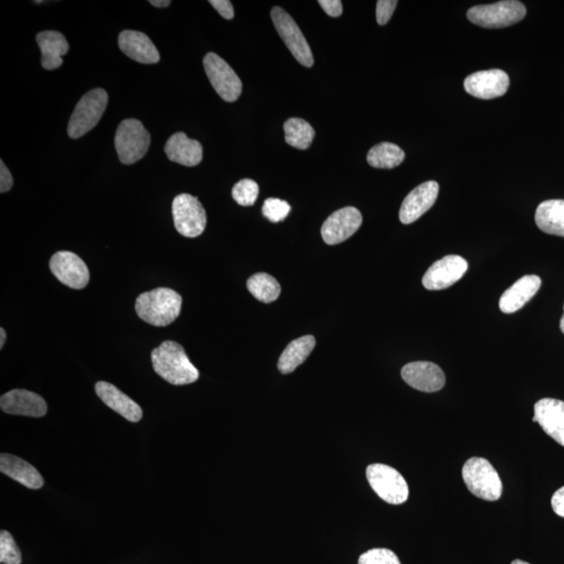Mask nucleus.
I'll list each match as a JSON object with an SVG mask.
<instances>
[{
	"mask_svg": "<svg viewBox=\"0 0 564 564\" xmlns=\"http://www.w3.org/2000/svg\"><path fill=\"white\" fill-rule=\"evenodd\" d=\"M148 3H150L154 6H157V8H166V6L172 4L170 0H151V2Z\"/></svg>",
	"mask_w": 564,
	"mask_h": 564,
	"instance_id": "nucleus-39",
	"label": "nucleus"
},
{
	"mask_svg": "<svg viewBox=\"0 0 564 564\" xmlns=\"http://www.w3.org/2000/svg\"><path fill=\"white\" fill-rule=\"evenodd\" d=\"M154 372L175 386L192 384L199 380V371L192 364L183 346L166 341L152 352Z\"/></svg>",
	"mask_w": 564,
	"mask_h": 564,
	"instance_id": "nucleus-1",
	"label": "nucleus"
},
{
	"mask_svg": "<svg viewBox=\"0 0 564 564\" xmlns=\"http://www.w3.org/2000/svg\"><path fill=\"white\" fill-rule=\"evenodd\" d=\"M271 18L278 34L295 59L303 67H312L314 65L312 49L294 19L280 6L272 9Z\"/></svg>",
	"mask_w": 564,
	"mask_h": 564,
	"instance_id": "nucleus-8",
	"label": "nucleus"
},
{
	"mask_svg": "<svg viewBox=\"0 0 564 564\" xmlns=\"http://www.w3.org/2000/svg\"><path fill=\"white\" fill-rule=\"evenodd\" d=\"M5 339H6L5 330L2 327L0 328V348L4 347Z\"/></svg>",
	"mask_w": 564,
	"mask_h": 564,
	"instance_id": "nucleus-40",
	"label": "nucleus"
},
{
	"mask_svg": "<svg viewBox=\"0 0 564 564\" xmlns=\"http://www.w3.org/2000/svg\"><path fill=\"white\" fill-rule=\"evenodd\" d=\"M259 187L255 180L243 179L232 188V198L241 206L255 205L258 198Z\"/></svg>",
	"mask_w": 564,
	"mask_h": 564,
	"instance_id": "nucleus-30",
	"label": "nucleus"
},
{
	"mask_svg": "<svg viewBox=\"0 0 564 564\" xmlns=\"http://www.w3.org/2000/svg\"><path fill=\"white\" fill-rule=\"evenodd\" d=\"M172 210L175 227L181 236L193 238L202 235L207 217L198 198L181 193L174 199Z\"/></svg>",
	"mask_w": 564,
	"mask_h": 564,
	"instance_id": "nucleus-9",
	"label": "nucleus"
},
{
	"mask_svg": "<svg viewBox=\"0 0 564 564\" xmlns=\"http://www.w3.org/2000/svg\"><path fill=\"white\" fill-rule=\"evenodd\" d=\"M439 193L436 181H427L407 194L399 210L400 222L408 225L425 215L435 204Z\"/></svg>",
	"mask_w": 564,
	"mask_h": 564,
	"instance_id": "nucleus-16",
	"label": "nucleus"
},
{
	"mask_svg": "<svg viewBox=\"0 0 564 564\" xmlns=\"http://www.w3.org/2000/svg\"><path fill=\"white\" fill-rule=\"evenodd\" d=\"M0 407L6 414L22 415V416L40 418L48 413L47 401L40 395L15 389L3 395Z\"/></svg>",
	"mask_w": 564,
	"mask_h": 564,
	"instance_id": "nucleus-17",
	"label": "nucleus"
},
{
	"mask_svg": "<svg viewBox=\"0 0 564 564\" xmlns=\"http://www.w3.org/2000/svg\"><path fill=\"white\" fill-rule=\"evenodd\" d=\"M0 471L27 488L37 490L43 488L44 479L40 472L23 459L10 453L0 455Z\"/></svg>",
	"mask_w": 564,
	"mask_h": 564,
	"instance_id": "nucleus-23",
	"label": "nucleus"
},
{
	"mask_svg": "<svg viewBox=\"0 0 564 564\" xmlns=\"http://www.w3.org/2000/svg\"><path fill=\"white\" fill-rule=\"evenodd\" d=\"M535 222L542 232L564 237V200H548L538 205Z\"/></svg>",
	"mask_w": 564,
	"mask_h": 564,
	"instance_id": "nucleus-25",
	"label": "nucleus"
},
{
	"mask_svg": "<svg viewBox=\"0 0 564 564\" xmlns=\"http://www.w3.org/2000/svg\"><path fill=\"white\" fill-rule=\"evenodd\" d=\"M36 41L41 49V65L44 69L54 70L62 67V57L69 50L67 38L57 31L39 32Z\"/></svg>",
	"mask_w": 564,
	"mask_h": 564,
	"instance_id": "nucleus-24",
	"label": "nucleus"
},
{
	"mask_svg": "<svg viewBox=\"0 0 564 564\" xmlns=\"http://www.w3.org/2000/svg\"><path fill=\"white\" fill-rule=\"evenodd\" d=\"M203 65L205 73L220 99L232 103L241 96L242 81L222 58L215 53H209L204 57Z\"/></svg>",
	"mask_w": 564,
	"mask_h": 564,
	"instance_id": "nucleus-10",
	"label": "nucleus"
},
{
	"mask_svg": "<svg viewBox=\"0 0 564 564\" xmlns=\"http://www.w3.org/2000/svg\"><path fill=\"white\" fill-rule=\"evenodd\" d=\"M183 307V297L168 288H158L142 293L136 300L135 309L141 320L164 327L177 319Z\"/></svg>",
	"mask_w": 564,
	"mask_h": 564,
	"instance_id": "nucleus-2",
	"label": "nucleus"
},
{
	"mask_svg": "<svg viewBox=\"0 0 564 564\" xmlns=\"http://www.w3.org/2000/svg\"><path fill=\"white\" fill-rule=\"evenodd\" d=\"M114 141L120 161L129 166L145 157L150 148L151 135L141 121L130 119L121 122Z\"/></svg>",
	"mask_w": 564,
	"mask_h": 564,
	"instance_id": "nucleus-6",
	"label": "nucleus"
},
{
	"mask_svg": "<svg viewBox=\"0 0 564 564\" xmlns=\"http://www.w3.org/2000/svg\"><path fill=\"white\" fill-rule=\"evenodd\" d=\"M560 329L562 334L564 335V304H563V315L560 320Z\"/></svg>",
	"mask_w": 564,
	"mask_h": 564,
	"instance_id": "nucleus-41",
	"label": "nucleus"
},
{
	"mask_svg": "<svg viewBox=\"0 0 564 564\" xmlns=\"http://www.w3.org/2000/svg\"><path fill=\"white\" fill-rule=\"evenodd\" d=\"M363 222L362 213L355 207H345L329 216L321 228L323 241L327 245H338L345 242L360 229Z\"/></svg>",
	"mask_w": 564,
	"mask_h": 564,
	"instance_id": "nucleus-13",
	"label": "nucleus"
},
{
	"mask_svg": "<svg viewBox=\"0 0 564 564\" xmlns=\"http://www.w3.org/2000/svg\"><path fill=\"white\" fill-rule=\"evenodd\" d=\"M358 564H401L397 554L388 549H372L362 554Z\"/></svg>",
	"mask_w": 564,
	"mask_h": 564,
	"instance_id": "nucleus-33",
	"label": "nucleus"
},
{
	"mask_svg": "<svg viewBox=\"0 0 564 564\" xmlns=\"http://www.w3.org/2000/svg\"><path fill=\"white\" fill-rule=\"evenodd\" d=\"M319 4L329 16L339 17L342 15L343 5L340 0H320Z\"/></svg>",
	"mask_w": 564,
	"mask_h": 564,
	"instance_id": "nucleus-36",
	"label": "nucleus"
},
{
	"mask_svg": "<svg viewBox=\"0 0 564 564\" xmlns=\"http://www.w3.org/2000/svg\"><path fill=\"white\" fill-rule=\"evenodd\" d=\"M462 477L473 496L484 501L496 502L503 494V484L497 471L488 460L473 457L465 462Z\"/></svg>",
	"mask_w": 564,
	"mask_h": 564,
	"instance_id": "nucleus-3",
	"label": "nucleus"
},
{
	"mask_svg": "<svg viewBox=\"0 0 564 564\" xmlns=\"http://www.w3.org/2000/svg\"><path fill=\"white\" fill-rule=\"evenodd\" d=\"M165 151L168 159L184 166H196L203 159V147L198 140L187 138L184 132L171 136Z\"/></svg>",
	"mask_w": 564,
	"mask_h": 564,
	"instance_id": "nucleus-22",
	"label": "nucleus"
},
{
	"mask_svg": "<svg viewBox=\"0 0 564 564\" xmlns=\"http://www.w3.org/2000/svg\"><path fill=\"white\" fill-rule=\"evenodd\" d=\"M108 103V94L102 88L90 90L82 97L71 114L68 124L70 139H77L99 124Z\"/></svg>",
	"mask_w": 564,
	"mask_h": 564,
	"instance_id": "nucleus-5",
	"label": "nucleus"
},
{
	"mask_svg": "<svg viewBox=\"0 0 564 564\" xmlns=\"http://www.w3.org/2000/svg\"><path fill=\"white\" fill-rule=\"evenodd\" d=\"M401 378L416 390L438 392L445 385V375L438 365L431 362L408 363L401 369Z\"/></svg>",
	"mask_w": 564,
	"mask_h": 564,
	"instance_id": "nucleus-15",
	"label": "nucleus"
},
{
	"mask_svg": "<svg viewBox=\"0 0 564 564\" xmlns=\"http://www.w3.org/2000/svg\"><path fill=\"white\" fill-rule=\"evenodd\" d=\"M551 504H552L555 514L564 517V486L555 492Z\"/></svg>",
	"mask_w": 564,
	"mask_h": 564,
	"instance_id": "nucleus-38",
	"label": "nucleus"
},
{
	"mask_svg": "<svg viewBox=\"0 0 564 564\" xmlns=\"http://www.w3.org/2000/svg\"><path fill=\"white\" fill-rule=\"evenodd\" d=\"M405 157V152L398 146L391 142H381L368 152L367 161L375 168L390 170L403 164Z\"/></svg>",
	"mask_w": 564,
	"mask_h": 564,
	"instance_id": "nucleus-27",
	"label": "nucleus"
},
{
	"mask_svg": "<svg viewBox=\"0 0 564 564\" xmlns=\"http://www.w3.org/2000/svg\"><path fill=\"white\" fill-rule=\"evenodd\" d=\"M509 76L501 69L478 71L466 77L465 92L477 99L492 100L508 92Z\"/></svg>",
	"mask_w": 564,
	"mask_h": 564,
	"instance_id": "nucleus-14",
	"label": "nucleus"
},
{
	"mask_svg": "<svg viewBox=\"0 0 564 564\" xmlns=\"http://www.w3.org/2000/svg\"><path fill=\"white\" fill-rule=\"evenodd\" d=\"M119 47L130 59L141 64H155L160 60L157 47L144 32L124 31L119 36Z\"/></svg>",
	"mask_w": 564,
	"mask_h": 564,
	"instance_id": "nucleus-19",
	"label": "nucleus"
},
{
	"mask_svg": "<svg viewBox=\"0 0 564 564\" xmlns=\"http://www.w3.org/2000/svg\"><path fill=\"white\" fill-rule=\"evenodd\" d=\"M469 264L459 255H447L434 263L425 272L423 284L426 290L440 291L452 287L465 275Z\"/></svg>",
	"mask_w": 564,
	"mask_h": 564,
	"instance_id": "nucleus-12",
	"label": "nucleus"
},
{
	"mask_svg": "<svg viewBox=\"0 0 564 564\" xmlns=\"http://www.w3.org/2000/svg\"><path fill=\"white\" fill-rule=\"evenodd\" d=\"M247 288L257 300L264 303L277 300L282 293L281 284L273 276L267 273H257L251 276L247 282Z\"/></svg>",
	"mask_w": 564,
	"mask_h": 564,
	"instance_id": "nucleus-29",
	"label": "nucleus"
},
{
	"mask_svg": "<svg viewBox=\"0 0 564 564\" xmlns=\"http://www.w3.org/2000/svg\"><path fill=\"white\" fill-rule=\"evenodd\" d=\"M95 392L103 404L121 415L130 423H139L141 420V407L112 384L107 381L96 382Z\"/></svg>",
	"mask_w": 564,
	"mask_h": 564,
	"instance_id": "nucleus-20",
	"label": "nucleus"
},
{
	"mask_svg": "<svg viewBox=\"0 0 564 564\" xmlns=\"http://www.w3.org/2000/svg\"><path fill=\"white\" fill-rule=\"evenodd\" d=\"M51 273L61 283L74 290H82L89 282V270L80 256L70 251H59L49 261Z\"/></svg>",
	"mask_w": 564,
	"mask_h": 564,
	"instance_id": "nucleus-11",
	"label": "nucleus"
},
{
	"mask_svg": "<svg viewBox=\"0 0 564 564\" xmlns=\"http://www.w3.org/2000/svg\"><path fill=\"white\" fill-rule=\"evenodd\" d=\"M533 421L564 447V401L554 398L538 400L534 406Z\"/></svg>",
	"mask_w": 564,
	"mask_h": 564,
	"instance_id": "nucleus-18",
	"label": "nucleus"
},
{
	"mask_svg": "<svg viewBox=\"0 0 564 564\" xmlns=\"http://www.w3.org/2000/svg\"><path fill=\"white\" fill-rule=\"evenodd\" d=\"M526 6L516 0H504L492 4L472 6L468 18L473 24L486 29L507 28L523 21Z\"/></svg>",
	"mask_w": 564,
	"mask_h": 564,
	"instance_id": "nucleus-4",
	"label": "nucleus"
},
{
	"mask_svg": "<svg viewBox=\"0 0 564 564\" xmlns=\"http://www.w3.org/2000/svg\"><path fill=\"white\" fill-rule=\"evenodd\" d=\"M369 484L382 501L391 505H400L407 502L408 486L403 476L397 470L385 464L369 465L366 470Z\"/></svg>",
	"mask_w": 564,
	"mask_h": 564,
	"instance_id": "nucleus-7",
	"label": "nucleus"
},
{
	"mask_svg": "<svg viewBox=\"0 0 564 564\" xmlns=\"http://www.w3.org/2000/svg\"><path fill=\"white\" fill-rule=\"evenodd\" d=\"M511 564H530V563H528L526 561L520 560H516L512 561Z\"/></svg>",
	"mask_w": 564,
	"mask_h": 564,
	"instance_id": "nucleus-42",
	"label": "nucleus"
},
{
	"mask_svg": "<svg viewBox=\"0 0 564 564\" xmlns=\"http://www.w3.org/2000/svg\"><path fill=\"white\" fill-rule=\"evenodd\" d=\"M14 184L13 177L9 168L4 164V161H0V192H6L11 190Z\"/></svg>",
	"mask_w": 564,
	"mask_h": 564,
	"instance_id": "nucleus-37",
	"label": "nucleus"
},
{
	"mask_svg": "<svg viewBox=\"0 0 564 564\" xmlns=\"http://www.w3.org/2000/svg\"><path fill=\"white\" fill-rule=\"evenodd\" d=\"M285 141L291 147L308 150L315 139V130L309 122L301 119H290L283 125Z\"/></svg>",
	"mask_w": 564,
	"mask_h": 564,
	"instance_id": "nucleus-28",
	"label": "nucleus"
},
{
	"mask_svg": "<svg viewBox=\"0 0 564 564\" xmlns=\"http://www.w3.org/2000/svg\"><path fill=\"white\" fill-rule=\"evenodd\" d=\"M0 562L3 564H22V555L14 538L8 531L0 533Z\"/></svg>",
	"mask_w": 564,
	"mask_h": 564,
	"instance_id": "nucleus-31",
	"label": "nucleus"
},
{
	"mask_svg": "<svg viewBox=\"0 0 564 564\" xmlns=\"http://www.w3.org/2000/svg\"><path fill=\"white\" fill-rule=\"evenodd\" d=\"M398 4L397 0H379L376 4V21L380 25H385L390 21Z\"/></svg>",
	"mask_w": 564,
	"mask_h": 564,
	"instance_id": "nucleus-34",
	"label": "nucleus"
},
{
	"mask_svg": "<svg viewBox=\"0 0 564 564\" xmlns=\"http://www.w3.org/2000/svg\"><path fill=\"white\" fill-rule=\"evenodd\" d=\"M542 280L537 275H527L518 280L502 295L500 309L504 314H514L528 303L541 289Z\"/></svg>",
	"mask_w": 564,
	"mask_h": 564,
	"instance_id": "nucleus-21",
	"label": "nucleus"
},
{
	"mask_svg": "<svg viewBox=\"0 0 564 564\" xmlns=\"http://www.w3.org/2000/svg\"><path fill=\"white\" fill-rule=\"evenodd\" d=\"M210 4L227 21H231L235 17V10H233V5L229 0H210Z\"/></svg>",
	"mask_w": 564,
	"mask_h": 564,
	"instance_id": "nucleus-35",
	"label": "nucleus"
},
{
	"mask_svg": "<svg viewBox=\"0 0 564 564\" xmlns=\"http://www.w3.org/2000/svg\"><path fill=\"white\" fill-rule=\"evenodd\" d=\"M316 346L313 336H304L291 342L278 361V371L282 374H289L296 371L302 363L306 362Z\"/></svg>",
	"mask_w": 564,
	"mask_h": 564,
	"instance_id": "nucleus-26",
	"label": "nucleus"
},
{
	"mask_svg": "<svg viewBox=\"0 0 564 564\" xmlns=\"http://www.w3.org/2000/svg\"><path fill=\"white\" fill-rule=\"evenodd\" d=\"M291 211V206L287 201L269 198L264 201L263 206V215L272 223H280L287 219Z\"/></svg>",
	"mask_w": 564,
	"mask_h": 564,
	"instance_id": "nucleus-32",
	"label": "nucleus"
}]
</instances>
